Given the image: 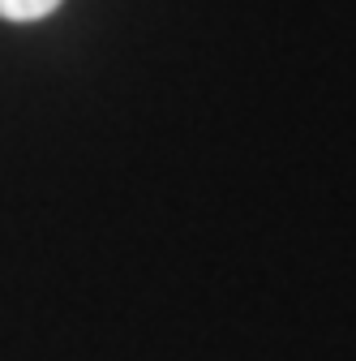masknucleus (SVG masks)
<instances>
[{
  "mask_svg": "<svg viewBox=\"0 0 356 361\" xmlns=\"http://www.w3.org/2000/svg\"><path fill=\"white\" fill-rule=\"evenodd\" d=\"M61 0H0V18L5 22H39L48 18Z\"/></svg>",
  "mask_w": 356,
  "mask_h": 361,
  "instance_id": "obj_1",
  "label": "nucleus"
}]
</instances>
